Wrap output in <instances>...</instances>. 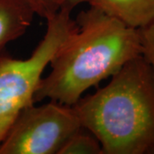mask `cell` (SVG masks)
<instances>
[{"instance_id": "30bf717a", "label": "cell", "mask_w": 154, "mask_h": 154, "mask_svg": "<svg viewBox=\"0 0 154 154\" xmlns=\"http://www.w3.org/2000/svg\"><path fill=\"white\" fill-rule=\"evenodd\" d=\"M61 1V8L68 9L69 11H73L74 8H75L77 5L83 4V3H88L90 5V3L93 0H60Z\"/></svg>"}, {"instance_id": "7a4b0ae2", "label": "cell", "mask_w": 154, "mask_h": 154, "mask_svg": "<svg viewBox=\"0 0 154 154\" xmlns=\"http://www.w3.org/2000/svg\"><path fill=\"white\" fill-rule=\"evenodd\" d=\"M96 93L72 105L103 154L154 153V70L142 55Z\"/></svg>"}, {"instance_id": "5b68a950", "label": "cell", "mask_w": 154, "mask_h": 154, "mask_svg": "<svg viewBox=\"0 0 154 154\" xmlns=\"http://www.w3.org/2000/svg\"><path fill=\"white\" fill-rule=\"evenodd\" d=\"M90 6L131 28L140 29L154 21V0H93Z\"/></svg>"}, {"instance_id": "3957f363", "label": "cell", "mask_w": 154, "mask_h": 154, "mask_svg": "<svg viewBox=\"0 0 154 154\" xmlns=\"http://www.w3.org/2000/svg\"><path fill=\"white\" fill-rule=\"evenodd\" d=\"M71 11L62 8L47 19V29L30 57L16 59L0 55V145L11 125L33 97L45 67L67 37L76 28Z\"/></svg>"}, {"instance_id": "ba28073f", "label": "cell", "mask_w": 154, "mask_h": 154, "mask_svg": "<svg viewBox=\"0 0 154 154\" xmlns=\"http://www.w3.org/2000/svg\"><path fill=\"white\" fill-rule=\"evenodd\" d=\"M34 12V14L45 19L53 17L61 8L60 0H24Z\"/></svg>"}, {"instance_id": "6da1fadb", "label": "cell", "mask_w": 154, "mask_h": 154, "mask_svg": "<svg viewBox=\"0 0 154 154\" xmlns=\"http://www.w3.org/2000/svg\"><path fill=\"white\" fill-rule=\"evenodd\" d=\"M75 22L50 62L51 71L41 79L34 103L48 99L72 106L88 89L142 54L140 29L97 8L82 11Z\"/></svg>"}, {"instance_id": "9c48e42d", "label": "cell", "mask_w": 154, "mask_h": 154, "mask_svg": "<svg viewBox=\"0 0 154 154\" xmlns=\"http://www.w3.org/2000/svg\"><path fill=\"white\" fill-rule=\"evenodd\" d=\"M142 54L154 70V21L146 27L140 28Z\"/></svg>"}, {"instance_id": "277c9868", "label": "cell", "mask_w": 154, "mask_h": 154, "mask_svg": "<svg viewBox=\"0 0 154 154\" xmlns=\"http://www.w3.org/2000/svg\"><path fill=\"white\" fill-rule=\"evenodd\" d=\"M82 128L70 105L51 100L28 105L17 116L0 145V154H59Z\"/></svg>"}, {"instance_id": "52a82bcc", "label": "cell", "mask_w": 154, "mask_h": 154, "mask_svg": "<svg viewBox=\"0 0 154 154\" xmlns=\"http://www.w3.org/2000/svg\"><path fill=\"white\" fill-rule=\"evenodd\" d=\"M59 154H103V151L98 139L82 128L69 139Z\"/></svg>"}, {"instance_id": "8992f818", "label": "cell", "mask_w": 154, "mask_h": 154, "mask_svg": "<svg viewBox=\"0 0 154 154\" xmlns=\"http://www.w3.org/2000/svg\"><path fill=\"white\" fill-rule=\"evenodd\" d=\"M34 12L24 0H0V55L6 45L24 34Z\"/></svg>"}]
</instances>
